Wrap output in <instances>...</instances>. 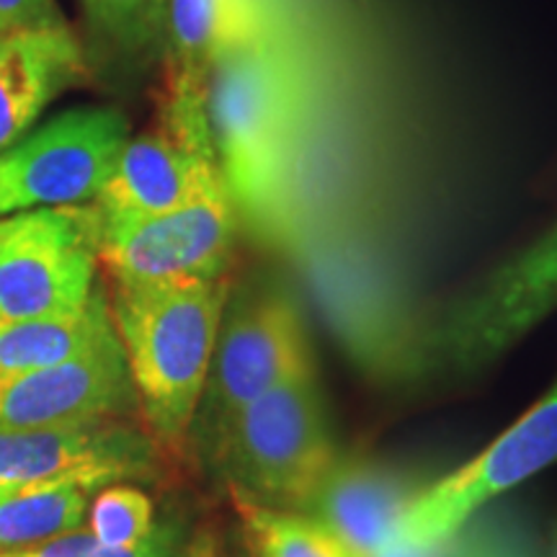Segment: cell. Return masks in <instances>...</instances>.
Listing matches in <instances>:
<instances>
[{"label": "cell", "mask_w": 557, "mask_h": 557, "mask_svg": "<svg viewBox=\"0 0 557 557\" xmlns=\"http://www.w3.org/2000/svg\"><path fill=\"white\" fill-rule=\"evenodd\" d=\"M137 395L116 333L81 357L0 377V429H47L116 418Z\"/></svg>", "instance_id": "cell-11"}, {"label": "cell", "mask_w": 557, "mask_h": 557, "mask_svg": "<svg viewBox=\"0 0 557 557\" xmlns=\"http://www.w3.org/2000/svg\"><path fill=\"white\" fill-rule=\"evenodd\" d=\"M253 557H354L329 529L299 511H278L235 498Z\"/></svg>", "instance_id": "cell-19"}, {"label": "cell", "mask_w": 557, "mask_h": 557, "mask_svg": "<svg viewBox=\"0 0 557 557\" xmlns=\"http://www.w3.org/2000/svg\"><path fill=\"white\" fill-rule=\"evenodd\" d=\"M557 310V225L498 267L444 320L438 346L459 369L491 364Z\"/></svg>", "instance_id": "cell-10"}, {"label": "cell", "mask_w": 557, "mask_h": 557, "mask_svg": "<svg viewBox=\"0 0 557 557\" xmlns=\"http://www.w3.org/2000/svg\"><path fill=\"white\" fill-rule=\"evenodd\" d=\"M418 491L374 462H336L299 513L329 529L354 557H374L398 542Z\"/></svg>", "instance_id": "cell-13"}, {"label": "cell", "mask_w": 557, "mask_h": 557, "mask_svg": "<svg viewBox=\"0 0 557 557\" xmlns=\"http://www.w3.org/2000/svg\"><path fill=\"white\" fill-rule=\"evenodd\" d=\"M181 553L184 549H181L178 529L171 524H158L148 540L127 549L103 547L90 537L88 529H81V532L65 534V537L52 542H41V545L5 549L0 557H181Z\"/></svg>", "instance_id": "cell-21"}, {"label": "cell", "mask_w": 557, "mask_h": 557, "mask_svg": "<svg viewBox=\"0 0 557 557\" xmlns=\"http://www.w3.org/2000/svg\"><path fill=\"white\" fill-rule=\"evenodd\" d=\"M181 557H220V555L214 553V549L209 547L207 542H199V545L184 549V553H181Z\"/></svg>", "instance_id": "cell-24"}, {"label": "cell", "mask_w": 557, "mask_h": 557, "mask_svg": "<svg viewBox=\"0 0 557 557\" xmlns=\"http://www.w3.org/2000/svg\"><path fill=\"white\" fill-rule=\"evenodd\" d=\"M90 493L83 483L24 487L0 496V553L52 542L88 524Z\"/></svg>", "instance_id": "cell-17"}, {"label": "cell", "mask_w": 557, "mask_h": 557, "mask_svg": "<svg viewBox=\"0 0 557 557\" xmlns=\"http://www.w3.org/2000/svg\"><path fill=\"white\" fill-rule=\"evenodd\" d=\"M557 462V382L472 462L418 493L395 545H431L468 524L472 513Z\"/></svg>", "instance_id": "cell-8"}, {"label": "cell", "mask_w": 557, "mask_h": 557, "mask_svg": "<svg viewBox=\"0 0 557 557\" xmlns=\"http://www.w3.org/2000/svg\"><path fill=\"white\" fill-rule=\"evenodd\" d=\"M336 462L315 372L248 403L209 459L235 498L278 511H302Z\"/></svg>", "instance_id": "cell-3"}, {"label": "cell", "mask_w": 557, "mask_h": 557, "mask_svg": "<svg viewBox=\"0 0 557 557\" xmlns=\"http://www.w3.org/2000/svg\"><path fill=\"white\" fill-rule=\"evenodd\" d=\"M99 233L94 205L0 218V325L86 305L96 289Z\"/></svg>", "instance_id": "cell-5"}, {"label": "cell", "mask_w": 557, "mask_h": 557, "mask_svg": "<svg viewBox=\"0 0 557 557\" xmlns=\"http://www.w3.org/2000/svg\"><path fill=\"white\" fill-rule=\"evenodd\" d=\"M230 278L114 284L109 308L152 442L181 451L205 389Z\"/></svg>", "instance_id": "cell-1"}, {"label": "cell", "mask_w": 557, "mask_h": 557, "mask_svg": "<svg viewBox=\"0 0 557 557\" xmlns=\"http://www.w3.org/2000/svg\"><path fill=\"white\" fill-rule=\"evenodd\" d=\"M374 557H480L457 540V534H451L447 540L431 542V545H393L385 553Z\"/></svg>", "instance_id": "cell-23"}, {"label": "cell", "mask_w": 557, "mask_h": 557, "mask_svg": "<svg viewBox=\"0 0 557 557\" xmlns=\"http://www.w3.org/2000/svg\"><path fill=\"white\" fill-rule=\"evenodd\" d=\"M235 233L238 209L220 184L171 212L101 218L99 263L114 284L209 282L227 276Z\"/></svg>", "instance_id": "cell-7"}, {"label": "cell", "mask_w": 557, "mask_h": 557, "mask_svg": "<svg viewBox=\"0 0 557 557\" xmlns=\"http://www.w3.org/2000/svg\"><path fill=\"white\" fill-rule=\"evenodd\" d=\"M205 116L235 209L269 227L287 199L297 96L287 60L259 26L214 60Z\"/></svg>", "instance_id": "cell-2"}, {"label": "cell", "mask_w": 557, "mask_h": 557, "mask_svg": "<svg viewBox=\"0 0 557 557\" xmlns=\"http://www.w3.org/2000/svg\"><path fill=\"white\" fill-rule=\"evenodd\" d=\"M86 58L67 24L0 37V152L34 127L41 111L81 83Z\"/></svg>", "instance_id": "cell-14"}, {"label": "cell", "mask_w": 557, "mask_h": 557, "mask_svg": "<svg viewBox=\"0 0 557 557\" xmlns=\"http://www.w3.org/2000/svg\"><path fill=\"white\" fill-rule=\"evenodd\" d=\"M225 184L209 135L160 122L129 137L94 207L101 218H148L171 212Z\"/></svg>", "instance_id": "cell-12"}, {"label": "cell", "mask_w": 557, "mask_h": 557, "mask_svg": "<svg viewBox=\"0 0 557 557\" xmlns=\"http://www.w3.org/2000/svg\"><path fill=\"white\" fill-rule=\"evenodd\" d=\"M88 26L111 58L143 65L165 50L169 0H81Z\"/></svg>", "instance_id": "cell-18"}, {"label": "cell", "mask_w": 557, "mask_h": 557, "mask_svg": "<svg viewBox=\"0 0 557 557\" xmlns=\"http://www.w3.org/2000/svg\"><path fill=\"white\" fill-rule=\"evenodd\" d=\"M253 21L243 0H169L165 54L169 99L165 107L205 111V86L214 60L240 39Z\"/></svg>", "instance_id": "cell-15"}, {"label": "cell", "mask_w": 557, "mask_h": 557, "mask_svg": "<svg viewBox=\"0 0 557 557\" xmlns=\"http://www.w3.org/2000/svg\"><path fill=\"white\" fill-rule=\"evenodd\" d=\"M312 372L308 333L295 302L278 289L246 292L222 315L189 444L209 462L248 403Z\"/></svg>", "instance_id": "cell-4"}, {"label": "cell", "mask_w": 557, "mask_h": 557, "mask_svg": "<svg viewBox=\"0 0 557 557\" xmlns=\"http://www.w3.org/2000/svg\"><path fill=\"white\" fill-rule=\"evenodd\" d=\"M114 329L109 295L99 284L81 308L0 325V377L37 372L81 357Z\"/></svg>", "instance_id": "cell-16"}, {"label": "cell", "mask_w": 557, "mask_h": 557, "mask_svg": "<svg viewBox=\"0 0 557 557\" xmlns=\"http://www.w3.org/2000/svg\"><path fill=\"white\" fill-rule=\"evenodd\" d=\"M156 442L116 418L47 429H0V496L24 487L83 483L94 491L148 478Z\"/></svg>", "instance_id": "cell-9"}, {"label": "cell", "mask_w": 557, "mask_h": 557, "mask_svg": "<svg viewBox=\"0 0 557 557\" xmlns=\"http://www.w3.org/2000/svg\"><path fill=\"white\" fill-rule=\"evenodd\" d=\"M156 506L137 485L114 483L101 487L90 500L88 532L99 545L111 549L137 547L156 529Z\"/></svg>", "instance_id": "cell-20"}, {"label": "cell", "mask_w": 557, "mask_h": 557, "mask_svg": "<svg viewBox=\"0 0 557 557\" xmlns=\"http://www.w3.org/2000/svg\"><path fill=\"white\" fill-rule=\"evenodd\" d=\"M129 139L114 107L54 114L0 152V218L47 207L94 205Z\"/></svg>", "instance_id": "cell-6"}, {"label": "cell", "mask_w": 557, "mask_h": 557, "mask_svg": "<svg viewBox=\"0 0 557 557\" xmlns=\"http://www.w3.org/2000/svg\"><path fill=\"white\" fill-rule=\"evenodd\" d=\"M0 37H3V32H0Z\"/></svg>", "instance_id": "cell-25"}, {"label": "cell", "mask_w": 557, "mask_h": 557, "mask_svg": "<svg viewBox=\"0 0 557 557\" xmlns=\"http://www.w3.org/2000/svg\"><path fill=\"white\" fill-rule=\"evenodd\" d=\"M67 24L58 0H0V32L47 29Z\"/></svg>", "instance_id": "cell-22"}]
</instances>
